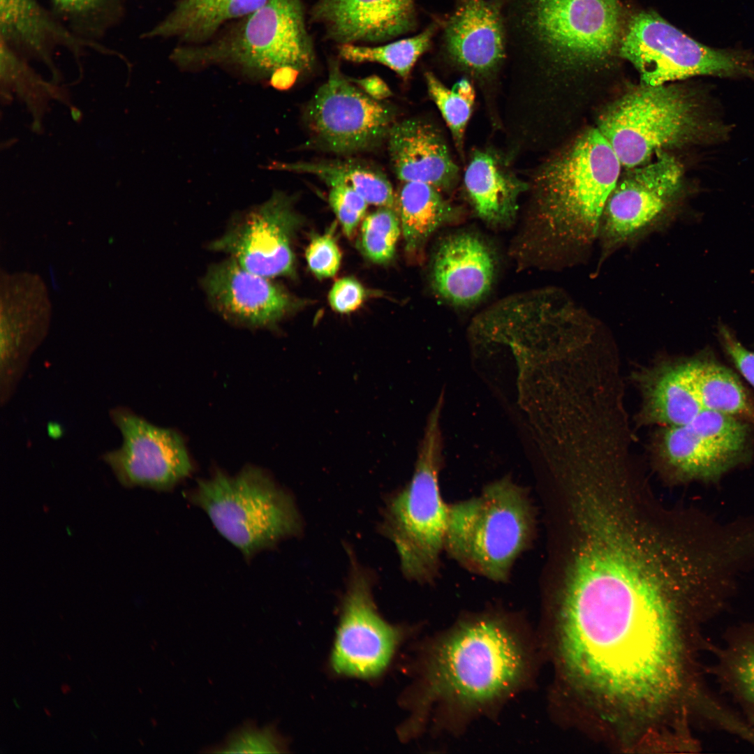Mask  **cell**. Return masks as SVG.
<instances>
[{"instance_id":"17","label":"cell","mask_w":754,"mask_h":754,"mask_svg":"<svg viewBox=\"0 0 754 754\" xmlns=\"http://www.w3.org/2000/svg\"><path fill=\"white\" fill-rule=\"evenodd\" d=\"M1 402H6L51 320L47 289L29 272L1 274Z\"/></svg>"},{"instance_id":"7","label":"cell","mask_w":754,"mask_h":754,"mask_svg":"<svg viewBox=\"0 0 754 754\" xmlns=\"http://www.w3.org/2000/svg\"><path fill=\"white\" fill-rule=\"evenodd\" d=\"M535 530L531 504L523 488L508 477L481 494L448 505L445 549L468 570L505 581Z\"/></svg>"},{"instance_id":"41","label":"cell","mask_w":754,"mask_h":754,"mask_svg":"<svg viewBox=\"0 0 754 754\" xmlns=\"http://www.w3.org/2000/svg\"><path fill=\"white\" fill-rule=\"evenodd\" d=\"M71 690V687L68 683H63L61 686V690L64 695H67Z\"/></svg>"},{"instance_id":"14","label":"cell","mask_w":754,"mask_h":754,"mask_svg":"<svg viewBox=\"0 0 754 754\" xmlns=\"http://www.w3.org/2000/svg\"><path fill=\"white\" fill-rule=\"evenodd\" d=\"M301 223L292 197L275 191L267 200L235 218L209 248L230 254L253 273L270 279L290 276L295 271L292 243Z\"/></svg>"},{"instance_id":"11","label":"cell","mask_w":754,"mask_h":754,"mask_svg":"<svg viewBox=\"0 0 754 754\" xmlns=\"http://www.w3.org/2000/svg\"><path fill=\"white\" fill-rule=\"evenodd\" d=\"M751 429L735 417L703 411L686 424L659 427L651 445L653 464L670 481L718 480L750 458Z\"/></svg>"},{"instance_id":"9","label":"cell","mask_w":754,"mask_h":754,"mask_svg":"<svg viewBox=\"0 0 754 754\" xmlns=\"http://www.w3.org/2000/svg\"><path fill=\"white\" fill-rule=\"evenodd\" d=\"M190 499L247 559L302 529L290 494L256 467L235 476L216 471L198 482Z\"/></svg>"},{"instance_id":"42","label":"cell","mask_w":754,"mask_h":754,"mask_svg":"<svg viewBox=\"0 0 754 754\" xmlns=\"http://www.w3.org/2000/svg\"><path fill=\"white\" fill-rule=\"evenodd\" d=\"M44 711H45V713L46 714V715H47V716L48 717H51V716H52V713H51L50 710V709H49L48 708H47V707H44Z\"/></svg>"},{"instance_id":"4","label":"cell","mask_w":754,"mask_h":754,"mask_svg":"<svg viewBox=\"0 0 754 754\" xmlns=\"http://www.w3.org/2000/svg\"><path fill=\"white\" fill-rule=\"evenodd\" d=\"M598 130L621 165L631 168L662 149L720 142L730 131L711 98L665 84L643 85L626 94L604 112Z\"/></svg>"},{"instance_id":"32","label":"cell","mask_w":754,"mask_h":754,"mask_svg":"<svg viewBox=\"0 0 754 754\" xmlns=\"http://www.w3.org/2000/svg\"><path fill=\"white\" fill-rule=\"evenodd\" d=\"M425 80L430 98L440 110L457 147L462 151L465 131L475 101L472 84L463 78L448 88L430 72L425 74Z\"/></svg>"},{"instance_id":"3","label":"cell","mask_w":754,"mask_h":754,"mask_svg":"<svg viewBox=\"0 0 754 754\" xmlns=\"http://www.w3.org/2000/svg\"><path fill=\"white\" fill-rule=\"evenodd\" d=\"M526 667L516 635L500 619L479 618L455 628L432 648L424 665L417 702L478 707L515 687Z\"/></svg>"},{"instance_id":"34","label":"cell","mask_w":754,"mask_h":754,"mask_svg":"<svg viewBox=\"0 0 754 754\" xmlns=\"http://www.w3.org/2000/svg\"><path fill=\"white\" fill-rule=\"evenodd\" d=\"M286 744L273 725L260 727L254 720L245 721L231 731L223 741L205 748L207 753H277Z\"/></svg>"},{"instance_id":"36","label":"cell","mask_w":754,"mask_h":754,"mask_svg":"<svg viewBox=\"0 0 754 754\" xmlns=\"http://www.w3.org/2000/svg\"><path fill=\"white\" fill-rule=\"evenodd\" d=\"M309 267L319 279L332 277L337 272L341 256L330 233L315 237L306 251Z\"/></svg>"},{"instance_id":"22","label":"cell","mask_w":754,"mask_h":754,"mask_svg":"<svg viewBox=\"0 0 754 754\" xmlns=\"http://www.w3.org/2000/svg\"><path fill=\"white\" fill-rule=\"evenodd\" d=\"M392 170L402 182H421L440 191L457 184L459 168L441 133L419 119L396 121L387 138Z\"/></svg>"},{"instance_id":"18","label":"cell","mask_w":754,"mask_h":754,"mask_svg":"<svg viewBox=\"0 0 754 754\" xmlns=\"http://www.w3.org/2000/svg\"><path fill=\"white\" fill-rule=\"evenodd\" d=\"M202 286L219 313L247 326L274 325L293 307L283 288L270 278L246 269L232 258L212 265Z\"/></svg>"},{"instance_id":"23","label":"cell","mask_w":754,"mask_h":754,"mask_svg":"<svg viewBox=\"0 0 754 754\" xmlns=\"http://www.w3.org/2000/svg\"><path fill=\"white\" fill-rule=\"evenodd\" d=\"M642 397L637 416L642 425L681 426L704 410L691 383L686 359L663 357L633 374Z\"/></svg>"},{"instance_id":"38","label":"cell","mask_w":754,"mask_h":754,"mask_svg":"<svg viewBox=\"0 0 754 754\" xmlns=\"http://www.w3.org/2000/svg\"><path fill=\"white\" fill-rule=\"evenodd\" d=\"M364 297L363 286L357 280L346 277L334 283L329 293V302L335 311L348 313L357 309Z\"/></svg>"},{"instance_id":"8","label":"cell","mask_w":754,"mask_h":754,"mask_svg":"<svg viewBox=\"0 0 754 754\" xmlns=\"http://www.w3.org/2000/svg\"><path fill=\"white\" fill-rule=\"evenodd\" d=\"M443 399L442 394L429 414L411 479L387 499L380 525L397 549L404 575L418 582L435 577L445 549L448 505L438 484Z\"/></svg>"},{"instance_id":"1","label":"cell","mask_w":754,"mask_h":754,"mask_svg":"<svg viewBox=\"0 0 754 754\" xmlns=\"http://www.w3.org/2000/svg\"><path fill=\"white\" fill-rule=\"evenodd\" d=\"M559 588V646L567 671L605 704L630 713L706 696L695 651L714 616L697 567L676 542L608 525L566 547Z\"/></svg>"},{"instance_id":"19","label":"cell","mask_w":754,"mask_h":754,"mask_svg":"<svg viewBox=\"0 0 754 754\" xmlns=\"http://www.w3.org/2000/svg\"><path fill=\"white\" fill-rule=\"evenodd\" d=\"M496 271L491 246L479 235L459 231L438 242L431 260L432 290L441 301L457 307H469L490 292Z\"/></svg>"},{"instance_id":"43","label":"cell","mask_w":754,"mask_h":754,"mask_svg":"<svg viewBox=\"0 0 754 754\" xmlns=\"http://www.w3.org/2000/svg\"><path fill=\"white\" fill-rule=\"evenodd\" d=\"M66 656H67V657L68 658V660H72L71 657V656H69L68 654H66Z\"/></svg>"},{"instance_id":"26","label":"cell","mask_w":754,"mask_h":754,"mask_svg":"<svg viewBox=\"0 0 754 754\" xmlns=\"http://www.w3.org/2000/svg\"><path fill=\"white\" fill-rule=\"evenodd\" d=\"M711 650L715 655L711 671L717 681L754 726V622L733 628L723 644Z\"/></svg>"},{"instance_id":"35","label":"cell","mask_w":754,"mask_h":754,"mask_svg":"<svg viewBox=\"0 0 754 754\" xmlns=\"http://www.w3.org/2000/svg\"><path fill=\"white\" fill-rule=\"evenodd\" d=\"M328 201L346 235L351 237L369 203L354 188L346 185L331 186Z\"/></svg>"},{"instance_id":"6","label":"cell","mask_w":754,"mask_h":754,"mask_svg":"<svg viewBox=\"0 0 754 754\" xmlns=\"http://www.w3.org/2000/svg\"><path fill=\"white\" fill-rule=\"evenodd\" d=\"M505 30L523 47L562 68L592 67L619 50V0H506Z\"/></svg>"},{"instance_id":"2","label":"cell","mask_w":754,"mask_h":754,"mask_svg":"<svg viewBox=\"0 0 754 754\" xmlns=\"http://www.w3.org/2000/svg\"><path fill=\"white\" fill-rule=\"evenodd\" d=\"M621 162L598 128L549 162L535 180L531 208L510 248L519 268L543 267L599 235Z\"/></svg>"},{"instance_id":"15","label":"cell","mask_w":754,"mask_h":754,"mask_svg":"<svg viewBox=\"0 0 754 754\" xmlns=\"http://www.w3.org/2000/svg\"><path fill=\"white\" fill-rule=\"evenodd\" d=\"M682 182L681 164L665 152L634 168L618 182L605 205L599 232L603 246L615 248L658 225Z\"/></svg>"},{"instance_id":"39","label":"cell","mask_w":754,"mask_h":754,"mask_svg":"<svg viewBox=\"0 0 754 754\" xmlns=\"http://www.w3.org/2000/svg\"><path fill=\"white\" fill-rule=\"evenodd\" d=\"M349 79L367 94L376 100L383 101L392 96V91L387 84L376 75L361 79Z\"/></svg>"},{"instance_id":"31","label":"cell","mask_w":754,"mask_h":754,"mask_svg":"<svg viewBox=\"0 0 754 754\" xmlns=\"http://www.w3.org/2000/svg\"><path fill=\"white\" fill-rule=\"evenodd\" d=\"M436 29L437 25L432 24L416 36L380 46L340 45L339 53L351 62L381 64L406 79L419 57L430 47Z\"/></svg>"},{"instance_id":"29","label":"cell","mask_w":754,"mask_h":754,"mask_svg":"<svg viewBox=\"0 0 754 754\" xmlns=\"http://www.w3.org/2000/svg\"><path fill=\"white\" fill-rule=\"evenodd\" d=\"M686 361L691 383L704 411L729 415L754 426V402L731 370L703 356Z\"/></svg>"},{"instance_id":"13","label":"cell","mask_w":754,"mask_h":754,"mask_svg":"<svg viewBox=\"0 0 754 754\" xmlns=\"http://www.w3.org/2000/svg\"><path fill=\"white\" fill-rule=\"evenodd\" d=\"M110 416L122 443L102 459L122 486L168 491L190 475L192 464L177 433L156 426L126 407L112 408Z\"/></svg>"},{"instance_id":"30","label":"cell","mask_w":754,"mask_h":754,"mask_svg":"<svg viewBox=\"0 0 754 754\" xmlns=\"http://www.w3.org/2000/svg\"><path fill=\"white\" fill-rule=\"evenodd\" d=\"M231 0H179L145 38H177L195 43L207 39L221 27V16Z\"/></svg>"},{"instance_id":"27","label":"cell","mask_w":754,"mask_h":754,"mask_svg":"<svg viewBox=\"0 0 754 754\" xmlns=\"http://www.w3.org/2000/svg\"><path fill=\"white\" fill-rule=\"evenodd\" d=\"M396 205L406 249L411 252L422 248L437 229L461 217L439 190L421 182H403Z\"/></svg>"},{"instance_id":"37","label":"cell","mask_w":754,"mask_h":754,"mask_svg":"<svg viewBox=\"0 0 754 754\" xmlns=\"http://www.w3.org/2000/svg\"><path fill=\"white\" fill-rule=\"evenodd\" d=\"M718 336L733 364L754 388V352L746 349L730 329L723 323L718 324Z\"/></svg>"},{"instance_id":"20","label":"cell","mask_w":754,"mask_h":754,"mask_svg":"<svg viewBox=\"0 0 754 754\" xmlns=\"http://www.w3.org/2000/svg\"><path fill=\"white\" fill-rule=\"evenodd\" d=\"M311 20L339 45L380 43L413 31L416 13L413 0H319Z\"/></svg>"},{"instance_id":"25","label":"cell","mask_w":754,"mask_h":754,"mask_svg":"<svg viewBox=\"0 0 754 754\" xmlns=\"http://www.w3.org/2000/svg\"><path fill=\"white\" fill-rule=\"evenodd\" d=\"M1 40L44 59L57 46L80 52L84 47H103L80 38L57 22L37 0H0Z\"/></svg>"},{"instance_id":"33","label":"cell","mask_w":754,"mask_h":754,"mask_svg":"<svg viewBox=\"0 0 754 754\" xmlns=\"http://www.w3.org/2000/svg\"><path fill=\"white\" fill-rule=\"evenodd\" d=\"M400 232L398 212L392 207H380L363 221L360 246L364 254L376 263L390 262L394 256Z\"/></svg>"},{"instance_id":"12","label":"cell","mask_w":754,"mask_h":754,"mask_svg":"<svg viewBox=\"0 0 754 754\" xmlns=\"http://www.w3.org/2000/svg\"><path fill=\"white\" fill-rule=\"evenodd\" d=\"M303 119L313 147L348 155L387 140L397 112L357 87L334 62L327 80L307 103Z\"/></svg>"},{"instance_id":"40","label":"cell","mask_w":754,"mask_h":754,"mask_svg":"<svg viewBox=\"0 0 754 754\" xmlns=\"http://www.w3.org/2000/svg\"><path fill=\"white\" fill-rule=\"evenodd\" d=\"M61 10L71 15H84L98 9L104 0H52Z\"/></svg>"},{"instance_id":"5","label":"cell","mask_w":754,"mask_h":754,"mask_svg":"<svg viewBox=\"0 0 754 754\" xmlns=\"http://www.w3.org/2000/svg\"><path fill=\"white\" fill-rule=\"evenodd\" d=\"M172 56L184 68L233 66L279 89L290 87L316 63L302 0H267L224 39L202 47L179 48Z\"/></svg>"},{"instance_id":"16","label":"cell","mask_w":754,"mask_h":754,"mask_svg":"<svg viewBox=\"0 0 754 754\" xmlns=\"http://www.w3.org/2000/svg\"><path fill=\"white\" fill-rule=\"evenodd\" d=\"M400 637L376 610L370 576L353 564L332 654L333 669L346 676L376 677L389 664Z\"/></svg>"},{"instance_id":"24","label":"cell","mask_w":754,"mask_h":754,"mask_svg":"<svg viewBox=\"0 0 754 754\" xmlns=\"http://www.w3.org/2000/svg\"><path fill=\"white\" fill-rule=\"evenodd\" d=\"M464 180L468 200L481 221L496 229L513 225L519 195L528 186L509 172L496 156L489 151H475Z\"/></svg>"},{"instance_id":"28","label":"cell","mask_w":754,"mask_h":754,"mask_svg":"<svg viewBox=\"0 0 754 754\" xmlns=\"http://www.w3.org/2000/svg\"><path fill=\"white\" fill-rule=\"evenodd\" d=\"M269 169L317 177L330 187L346 185L359 193L369 204L392 207L396 196L386 175L368 163L354 159L272 162Z\"/></svg>"},{"instance_id":"10","label":"cell","mask_w":754,"mask_h":754,"mask_svg":"<svg viewBox=\"0 0 754 754\" xmlns=\"http://www.w3.org/2000/svg\"><path fill=\"white\" fill-rule=\"evenodd\" d=\"M619 54L638 71L643 85L659 86L695 76L754 80V57L703 45L654 13L632 17Z\"/></svg>"},{"instance_id":"21","label":"cell","mask_w":754,"mask_h":754,"mask_svg":"<svg viewBox=\"0 0 754 754\" xmlns=\"http://www.w3.org/2000/svg\"><path fill=\"white\" fill-rule=\"evenodd\" d=\"M444 45L457 65L473 73L495 71L505 52L506 30L501 3L463 0L447 22Z\"/></svg>"}]
</instances>
